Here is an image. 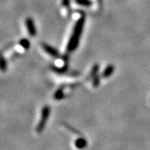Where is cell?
I'll use <instances>...</instances> for the list:
<instances>
[{
	"instance_id": "cell-7",
	"label": "cell",
	"mask_w": 150,
	"mask_h": 150,
	"mask_svg": "<svg viewBox=\"0 0 150 150\" xmlns=\"http://www.w3.org/2000/svg\"><path fill=\"white\" fill-rule=\"evenodd\" d=\"M75 2L82 6H86V7H88V6H90L92 5V2L90 0H75Z\"/></svg>"
},
{
	"instance_id": "cell-9",
	"label": "cell",
	"mask_w": 150,
	"mask_h": 150,
	"mask_svg": "<svg viewBox=\"0 0 150 150\" xmlns=\"http://www.w3.org/2000/svg\"><path fill=\"white\" fill-rule=\"evenodd\" d=\"M19 44H20V45L24 49H29V47H30V42L29 41V40H27V39H22V40H21L20 42H19Z\"/></svg>"
},
{
	"instance_id": "cell-6",
	"label": "cell",
	"mask_w": 150,
	"mask_h": 150,
	"mask_svg": "<svg viewBox=\"0 0 150 150\" xmlns=\"http://www.w3.org/2000/svg\"><path fill=\"white\" fill-rule=\"evenodd\" d=\"M87 145H88L87 140L84 139V138H79V139H78L75 141V146L78 149H84L87 146Z\"/></svg>"
},
{
	"instance_id": "cell-10",
	"label": "cell",
	"mask_w": 150,
	"mask_h": 150,
	"mask_svg": "<svg viewBox=\"0 0 150 150\" xmlns=\"http://www.w3.org/2000/svg\"><path fill=\"white\" fill-rule=\"evenodd\" d=\"M98 70H99V65H97V64L94 65V66L93 67V68H92V70H91V72H90V75H91L93 77H94V76H97Z\"/></svg>"
},
{
	"instance_id": "cell-1",
	"label": "cell",
	"mask_w": 150,
	"mask_h": 150,
	"mask_svg": "<svg viewBox=\"0 0 150 150\" xmlns=\"http://www.w3.org/2000/svg\"><path fill=\"white\" fill-rule=\"evenodd\" d=\"M84 22H85V18L84 16H82L78 19V21L75 24L74 30H73L72 34L70 35L68 44H67V50L69 52L74 51L78 47L80 36H81L83 28H84Z\"/></svg>"
},
{
	"instance_id": "cell-12",
	"label": "cell",
	"mask_w": 150,
	"mask_h": 150,
	"mask_svg": "<svg viewBox=\"0 0 150 150\" xmlns=\"http://www.w3.org/2000/svg\"><path fill=\"white\" fill-rule=\"evenodd\" d=\"M93 86H95V87H97V86H99V84H100V78L97 76H94V80H93Z\"/></svg>"
},
{
	"instance_id": "cell-4",
	"label": "cell",
	"mask_w": 150,
	"mask_h": 150,
	"mask_svg": "<svg viewBox=\"0 0 150 150\" xmlns=\"http://www.w3.org/2000/svg\"><path fill=\"white\" fill-rule=\"evenodd\" d=\"M25 24H26L27 29L29 31V34L31 36H35L36 34V29H35V26H34V23L33 19L32 18H27L26 21H25Z\"/></svg>"
},
{
	"instance_id": "cell-11",
	"label": "cell",
	"mask_w": 150,
	"mask_h": 150,
	"mask_svg": "<svg viewBox=\"0 0 150 150\" xmlns=\"http://www.w3.org/2000/svg\"><path fill=\"white\" fill-rule=\"evenodd\" d=\"M6 67H7V63L4 59V57H2V59H1V69L2 71L6 70Z\"/></svg>"
},
{
	"instance_id": "cell-5",
	"label": "cell",
	"mask_w": 150,
	"mask_h": 150,
	"mask_svg": "<svg viewBox=\"0 0 150 150\" xmlns=\"http://www.w3.org/2000/svg\"><path fill=\"white\" fill-rule=\"evenodd\" d=\"M115 67L113 65H109L108 67H106L104 69V71L102 73V77L103 78H108L111 75L113 74V72H114Z\"/></svg>"
},
{
	"instance_id": "cell-3",
	"label": "cell",
	"mask_w": 150,
	"mask_h": 150,
	"mask_svg": "<svg viewBox=\"0 0 150 150\" xmlns=\"http://www.w3.org/2000/svg\"><path fill=\"white\" fill-rule=\"evenodd\" d=\"M42 46L44 51L47 53H48L49 55H51V57H55V58H58V57H60V53H59V52L57 51L55 48L52 47L51 46L48 45V44H45V43H42Z\"/></svg>"
},
{
	"instance_id": "cell-2",
	"label": "cell",
	"mask_w": 150,
	"mask_h": 150,
	"mask_svg": "<svg viewBox=\"0 0 150 150\" xmlns=\"http://www.w3.org/2000/svg\"><path fill=\"white\" fill-rule=\"evenodd\" d=\"M50 113H51V108L50 107L48 106H44L42 110V116H41L40 121H39V124L36 127V131L38 133H41L44 130V127H45L46 123H47V120L48 119V117L50 115Z\"/></svg>"
},
{
	"instance_id": "cell-8",
	"label": "cell",
	"mask_w": 150,
	"mask_h": 150,
	"mask_svg": "<svg viewBox=\"0 0 150 150\" xmlns=\"http://www.w3.org/2000/svg\"><path fill=\"white\" fill-rule=\"evenodd\" d=\"M54 98L56 100H61L64 98V92H63V90L61 89H58L56 92H55V95H54Z\"/></svg>"
}]
</instances>
